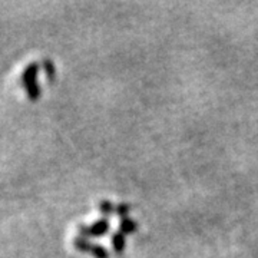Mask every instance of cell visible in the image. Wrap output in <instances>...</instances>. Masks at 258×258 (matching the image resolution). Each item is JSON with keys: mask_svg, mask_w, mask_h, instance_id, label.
<instances>
[{"mask_svg": "<svg viewBox=\"0 0 258 258\" xmlns=\"http://www.w3.org/2000/svg\"><path fill=\"white\" fill-rule=\"evenodd\" d=\"M109 230V224L106 220H99L89 227H79V237H102Z\"/></svg>", "mask_w": 258, "mask_h": 258, "instance_id": "cell-1", "label": "cell"}, {"mask_svg": "<svg viewBox=\"0 0 258 258\" xmlns=\"http://www.w3.org/2000/svg\"><path fill=\"white\" fill-rule=\"evenodd\" d=\"M39 69H40V63L37 62H32L29 63L23 74H22V83L26 85L29 82H33V81H37V75H39Z\"/></svg>", "mask_w": 258, "mask_h": 258, "instance_id": "cell-2", "label": "cell"}, {"mask_svg": "<svg viewBox=\"0 0 258 258\" xmlns=\"http://www.w3.org/2000/svg\"><path fill=\"white\" fill-rule=\"evenodd\" d=\"M25 89H26V93H28V98L30 101H37L42 95V89H40V85L37 81H33V82H29L26 85H23Z\"/></svg>", "mask_w": 258, "mask_h": 258, "instance_id": "cell-3", "label": "cell"}, {"mask_svg": "<svg viewBox=\"0 0 258 258\" xmlns=\"http://www.w3.org/2000/svg\"><path fill=\"white\" fill-rule=\"evenodd\" d=\"M42 68H43V71H45V75H46V78L52 82V81H55L56 78V68L55 63L50 60V59H45L43 62H42Z\"/></svg>", "mask_w": 258, "mask_h": 258, "instance_id": "cell-4", "label": "cell"}, {"mask_svg": "<svg viewBox=\"0 0 258 258\" xmlns=\"http://www.w3.org/2000/svg\"><path fill=\"white\" fill-rule=\"evenodd\" d=\"M74 245L81 251H89L91 252V249H92V244L83 237H76L74 240Z\"/></svg>", "mask_w": 258, "mask_h": 258, "instance_id": "cell-5", "label": "cell"}, {"mask_svg": "<svg viewBox=\"0 0 258 258\" xmlns=\"http://www.w3.org/2000/svg\"><path fill=\"white\" fill-rule=\"evenodd\" d=\"M91 252L96 258H108V251H106V248L101 247V245H92Z\"/></svg>", "mask_w": 258, "mask_h": 258, "instance_id": "cell-6", "label": "cell"}, {"mask_svg": "<svg viewBox=\"0 0 258 258\" xmlns=\"http://www.w3.org/2000/svg\"><path fill=\"white\" fill-rule=\"evenodd\" d=\"M99 210H101V212L103 215H108V214H111L112 212V204L108 203V201H105V203L101 204Z\"/></svg>", "mask_w": 258, "mask_h": 258, "instance_id": "cell-7", "label": "cell"}]
</instances>
